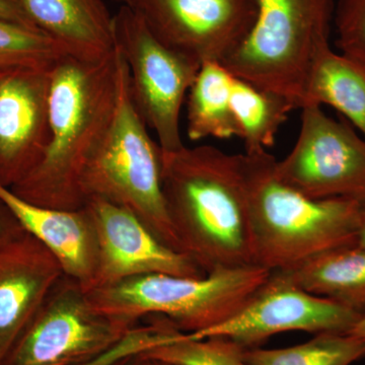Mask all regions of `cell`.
<instances>
[{"mask_svg": "<svg viewBox=\"0 0 365 365\" xmlns=\"http://www.w3.org/2000/svg\"><path fill=\"white\" fill-rule=\"evenodd\" d=\"M162 180L182 253L201 270L256 265L245 155L211 145L163 151Z\"/></svg>", "mask_w": 365, "mask_h": 365, "instance_id": "6da1fadb", "label": "cell"}, {"mask_svg": "<svg viewBox=\"0 0 365 365\" xmlns=\"http://www.w3.org/2000/svg\"><path fill=\"white\" fill-rule=\"evenodd\" d=\"M119 88L116 48L96 60L67 54L50 71V139L39 165L9 188L29 202L76 210L81 178L111 124Z\"/></svg>", "mask_w": 365, "mask_h": 365, "instance_id": "7a4b0ae2", "label": "cell"}, {"mask_svg": "<svg viewBox=\"0 0 365 365\" xmlns=\"http://www.w3.org/2000/svg\"><path fill=\"white\" fill-rule=\"evenodd\" d=\"M244 155L256 265L287 271L356 246L365 206L346 198H309L281 181L267 150Z\"/></svg>", "mask_w": 365, "mask_h": 365, "instance_id": "3957f363", "label": "cell"}, {"mask_svg": "<svg viewBox=\"0 0 365 365\" xmlns=\"http://www.w3.org/2000/svg\"><path fill=\"white\" fill-rule=\"evenodd\" d=\"M118 54L116 110L104 139L81 175V194L85 203L101 198L128 209L163 244L182 253L163 196L162 148L151 139L137 112L128 66L121 53Z\"/></svg>", "mask_w": 365, "mask_h": 365, "instance_id": "277c9868", "label": "cell"}, {"mask_svg": "<svg viewBox=\"0 0 365 365\" xmlns=\"http://www.w3.org/2000/svg\"><path fill=\"white\" fill-rule=\"evenodd\" d=\"M259 265L220 269L200 277L155 273L88 292L100 313L137 325L160 316L187 334L203 332L235 316L270 277Z\"/></svg>", "mask_w": 365, "mask_h": 365, "instance_id": "5b68a950", "label": "cell"}, {"mask_svg": "<svg viewBox=\"0 0 365 365\" xmlns=\"http://www.w3.org/2000/svg\"><path fill=\"white\" fill-rule=\"evenodd\" d=\"M247 39L223 66L235 78L294 101L299 109L312 64L330 46L334 0H254Z\"/></svg>", "mask_w": 365, "mask_h": 365, "instance_id": "8992f818", "label": "cell"}, {"mask_svg": "<svg viewBox=\"0 0 365 365\" xmlns=\"http://www.w3.org/2000/svg\"><path fill=\"white\" fill-rule=\"evenodd\" d=\"M113 39L128 66L137 112L157 134L163 151L181 150L182 106L201 64L160 43L125 4L113 14Z\"/></svg>", "mask_w": 365, "mask_h": 365, "instance_id": "52a82bcc", "label": "cell"}, {"mask_svg": "<svg viewBox=\"0 0 365 365\" xmlns=\"http://www.w3.org/2000/svg\"><path fill=\"white\" fill-rule=\"evenodd\" d=\"M135 326L100 313L85 288L63 275L2 365H83L116 345Z\"/></svg>", "mask_w": 365, "mask_h": 365, "instance_id": "ba28073f", "label": "cell"}, {"mask_svg": "<svg viewBox=\"0 0 365 365\" xmlns=\"http://www.w3.org/2000/svg\"><path fill=\"white\" fill-rule=\"evenodd\" d=\"M275 173L309 198H346L365 206V139L318 106L302 108L297 143L284 160H276Z\"/></svg>", "mask_w": 365, "mask_h": 365, "instance_id": "9c48e42d", "label": "cell"}, {"mask_svg": "<svg viewBox=\"0 0 365 365\" xmlns=\"http://www.w3.org/2000/svg\"><path fill=\"white\" fill-rule=\"evenodd\" d=\"M361 314L339 302L311 294L284 274L273 271L263 287L235 316L189 336L192 339L222 337L251 349L274 335L290 331L314 335L349 333Z\"/></svg>", "mask_w": 365, "mask_h": 365, "instance_id": "30bf717a", "label": "cell"}, {"mask_svg": "<svg viewBox=\"0 0 365 365\" xmlns=\"http://www.w3.org/2000/svg\"><path fill=\"white\" fill-rule=\"evenodd\" d=\"M163 45L199 63H223L247 39L254 0H122Z\"/></svg>", "mask_w": 365, "mask_h": 365, "instance_id": "8fae6325", "label": "cell"}, {"mask_svg": "<svg viewBox=\"0 0 365 365\" xmlns=\"http://www.w3.org/2000/svg\"><path fill=\"white\" fill-rule=\"evenodd\" d=\"M83 207L90 215L97 239V268L90 290L146 274L205 275L188 255L163 244L145 223L123 206L91 198Z\"/></svg>", "mask_w": 365, "mask_h": 365, "instance_id": "7c38bea8", "label": "cell"}, {"mask_svg": "<svg viewBox=\"0 0 365 365\" xmlns=\"http://www.w3.org/2000/svg\"><path fill=\"white\" fill-rule=\"evenodd\" d=\"M51 68L0 76V185L6 188L28 177L47 150Z\"/></svg>", "mask_w": 365, "mask_h": 365, "instance_id": "4fadbf2b", "label": "cell"}, {"mask_svg": "<svg viewBox=\"0 0 365 365\" xmlns=\"http://www.w3.org/2000/svg\"><path fill=\"white\" fill-rule=\"evenodd\" d=\"M63 275L51 252L26 230L0 245V365Z\"/></svg>", "mask_w": 365, "mask_h": 365, "instance_id": "5bb4252c", "label": "cell"}, {"mask_svg": "<svg viewBox=\"0 0 365 365\" xmlns=\"http://www.w3.org/2000/svg\"><path fill=\"white\" fill-rule=\"evenodd\" d=\"M0 201L24 230L51 252L64 275L78 281L86 292L93 287L97 268V239L85 207L64 210L37 205L2 185Z\"/></svg>", "mask_w": 365, "mask_h": 365, "instance_id": "9a60e30c", "label": "cell"}, {"mask_svg": "<svg viewBox=\"0 0 365 365\" xmlns=\"http://www.w3.org/2000/svg\"><path fill=\"white\" fill-rule=\"evenodd\" d=\"M34 24L81 59L114 50L113 16L103 0H19Z\"/></svg>", "mask_w": 365, "mask_h": 365, "instance_id": "2e32d148", "label": "cell"}, {"mask_svg": "<svg viewBox=\"0 0 365 365\" xmlns=\"http://www.w3.org/2000/svg\"><path fill=\"white\" fill-rule=\"evenodd\" d=\"M330 106L365 139V66L330 46L314 58L304 86L302 108Z\"/></svg>", "mask_w": 365, "mask_h": 365, "instance_id": "e0dca14e", "label": "cell"}, {"mask_svg": "<svg viewBox=\"0 0 365 365\" xmlns=\"http://www.w3.org/2000/svg\"><path fill=\"white\" fill-rule=\"evenodd\" d=\"M284 274L297 287L318 297L365 311V249L343 247L314 257Z\"/></svg>", "mask_w": 365, "mask_h": 365, "instance_id": "ac0fdd59", "label": "cell"}, {"mask_svg": "<svg viewBox=\"0 0 365 365\" xmlns=\"http://www.w3.org/2000/svg\"><path fill=\"white\" fill-rule=\"evenodd\" d=\"M235 76L218 62H205L189 90L187 134L190 140L208 137L230 139L239 135L232 109Z\"/></svg>", "mask_w": 365, "mask_h": 365, "instance_id": "d6986e66", "label": "cell"}, {"mask_svg": "<svg viewBox=\"0 0 365 365\" xmlns=\"http://www.w3.org/2000/svg\"><path fill=\"white\" fill-rule=\"evenodd\" d=\"M230 103L239 130L237 137L244 141L248 153L272 148L281 125L290 112L299 109L290 98L260 90L235 76Z\"/></svg>", "mask_w": 365, "mask_h": 365, "instance_id": "ffe728a7", "label": "cell"}, {"mask_svg": "<svg viewBox=\"0 0 365 365\" xmlns=\"http://www.w3.org/2000/svg\"><path fill=\"white\" fill-rule=\"evenodd\" d=\"M365 357V340L349 333H323L302 344L244 350L250 365H351Z\"/></svg>", "mask_w": 365, "mask_h": 365, "instance_id": "44dd1931", "label": "cell"}, {"mask_svg": "<svg viewBox=\"0 0 365 365\" xmlns=\"http://www.w3.org/2000/svg\"><path fill=\"white\" fill-rule=\"evenodd\" d=\"M67 54L39 29L0 19V76L21 68H51Z\"/></svg>", "mask_w": 365, "mask_h": 365, "instance_id": "7402d4cb", "label": "cell"}, {"mask_svg": "<svg viewBox=\"0 0 365 365\" xmlns=\"http://www.w3.org/2000/svg\"><path fill=\"white\" fill-rule=\"evenodd\" d=\"M242 346L222 337L185 339L160 345L144 352L150 360L176 365H250L244 359Z\"/></svg>", "mask_w": 365, "mask_h": 365, "instance_id": "603a6c76", "label": "cell"}, {"mask_svg": "<svg viewBox=\"0 0 365 365\" xmlns=\"http://www.w3.org/2000/svg\"><path fill=\"white\" fill-rule=\"evenodd\" d=\"M151 317L155 318H151L150 323L143 326L138 324L116 345L83 365H119L158 346L185 339L188 335L173 325L169 319L160 316Z\"/></svg>", "mask_w": 365, "mask_h": 365, "instance_id": "cb8c5ba5", "label": "cell"}, {"mask_svg": "<svg viewBox=\"0 0 365 365\" xmlns=\"http://www.w3.org/2000/svg\"><path fill=\"white\" fill-rule=\"evenodd\" d=\"M334 20L342 54L365 66V0H339Z\"/></svg>", "mask_w": 365, "mask_h": 365, "instance_id": "d4e9b609", "label": "cell"}, {"mask_svg": "<svg viewBox=\"0 0 365 365\" xmlns=\"http://www.w3.org/2000/svg\"><path fill=\"white\" fill-rule=\"evenodd\" d=\"M25 232L9 208L0 201V245L11 241Z\"/></svg>", "mask_w": 365, "mask_h": 365, "instance_id": "484cf974", "label": "cell"}, {"mask_svg": "<svg viewBox=\"0 0 365 365\" xmlns=\"http://www.w3.org/2000/svg\"><path fill=\"white\" fill-rule=\"evenodd\" d=\"M0 19L36 28L24 11L19 0H0Z\"/></svg>", "mask_w": 365, "mask_h": 365, "instance_id": "4316f807", "label": "cell"}, {"mask_svg": "<svg viewBox=\"0 0 365 365\" xmlns=\"http://www.w3.org/2000/svg\"><path fill=\"white\" fill-rule=\"evenodd\" d=\"M349 334L356 336V337L360 338V339L365 340V311L362 313L361 317H360L359 321L356 322V324L353 326Z\"/></svg>", "mask_w": 365, "mask_h": 365, "instance_id": "83f0119b", "label": "cell"}, {"mask_svg": "<svg viewBox=\"0 0 365 365\" xmlns=\"http://www.w3.org/2000/svg\"><path fill=\"white\" fill-rule=\"evenodd\" d=\"M356 246L365 249V209L362 215L361 225H360L359 235H357Z\"/></svg>", "mask_w": 365, "mask_h": 365, "instance_id": "f1b7e54d", "label": "cell"}, {"mask_svg": "<svg viewBox=\"0 0 365 365\" xmlns=\"http://www.w3.org/2000/svg\"><path fill=\"white\" fill-rule=\"evenodd\" d=\"M119 365H148V360L144 359L141 355H137Z\"/></svg>", "mask_w": 365, "mask_h": 365, "instance_id": "f546056e", "label": "cell"}, {"mask_svg": "<svg viewBox=\"0 0 365 365\" xmlns=\"http://www.w3.org/2000/svg\"><path fill=\"white\" fill-rule=\"evenodd\" d=\"M148 360V365H176L172 364H167V362L157 361V360Z\"/></svg>", "mask_w": 365, "mask_h": 365, "instance_id": "4dcf8cb0", "label": "cell"}, {"mask_svg": "<svg viewBox=\"0 0 365 365\" xmlns=\"http://www.w3.org/2000/svg\"><path fill=\"white\" fill-rule=\"evenodd\" d=\"M117 1L121 2L122 4V0H117Z\"/></svg>", "mask_w": 365, "mask_h": 365, "instance_id": "1f68e13d", "label": "cell"}]
</instances>
